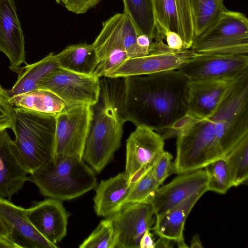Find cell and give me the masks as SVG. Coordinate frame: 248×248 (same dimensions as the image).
<instances>
[{
	"label": "cell",
	"instance_id": "obj_1",
	"mask_svg": "<svg viewBox=\"0 0 248 248\" xmlns=\"http://www.w3.org/2000/svg\"><path fill=\"white\" fill-rule=\"evenodd\" d=\"M124 79V114L136 126L162 134L187 112L188 80L177 69Z\"/></svg>",
	"mask_w": 248,
	"mask_h": 248
},
{
	"label": "cell",
	"instance_id": "obj_2",
	"mask_svg": "<svg viewBox=\"0 0 248 248\" xmlns=\"http://www.w3.org/2000/svg\"><path fill=\"white\" fill-rule=\"evenodd\" d=\"M99 82L98 99L93 106V118L82 156L98 173L120 148L127 122L123 108L124 78L103 77Z\"/></svg>",
	"mask_w": 248,
	"mask_h": 248
},
{
	"label": "cell",
	"instance_id": "obj_3",
	"mask_svg": "<svg viewBox=\"0 0 248 248\" xmlns=\"http://www.w3.org/2000/svg\"><path fill=\"white\" fill-rule=\"evenodd\" d=\"M14 110L13 149L17 159L29 175L52 158L56 117L22 108L14 107Z\"/></svg>",
	"mask_w": 248,
	"mask_h": 248
},
{
	"label": "cell",
	"instance_id": "obj_4",
	"mask_svg": "<svg viewBox=\"0 0 248 248\" xmlns=\"http://www.w3.org/2000/svg\"><path fill=\"white\" fill-rule=\"evenodd\" d=\"M44 196L61 201L78 198L94 188L97 180L94 171L82 158L69 156L51 159L28 175Z\"/></svg>",
	"mask_w": 248,
	"mask_h": 248
},
{
	"label": "cell",
	"instance_id": "obj_5",
	"mask_svg": "<svg viewBox=\"0 0 248 248\" xmlns=\"http://www.w3.org/2000/svg\"><path fill=\"white\" fill-rule=\"evenodd\" d=\"M214 124V150L225 157L248 136V72L237 79L209 117Z\"/></svg>",
	"mask_w": 248,
	"mask_h": 248
},
{
	"label": "cell",
	"instance_id": "obj_6",
	"mask_svg": "<svg viewBox=\"0 0 248 248\" xmlns=\"http://www.w3.org/2000/svg\"><path fill=\"white\" fill-rule=\"evenodd\" d=\"M190 49L197 54H248L247 16L226 9L213 25L194 38Z\"/></svg>",
	"mask_w": 248,
	"mask_h": 248
},
{
	"label": "cell",
	"instance_id": "obj_7",
	"mask_svg": "<svg viewBox=\"0 0 248 248\" xmlns=\"http://www.w3.org/2000/svg\"><path fill=\"white\" fill-rule=\"evenodd\" d=\"M176 138L173 173L180 174L202 169L219 159L214 150L215 132L210 117L200 120L187 133Z\"/></svg>",
	"mask_w": 248,
	"mask_h": 248
},
{
	"label": "cell",
	"instance_id": "obj_8",
	"mask_svg": "<svg viewBox=\"0 0 248 248\" xmlns=\"http://www.w3.org/2000/svg\"><path fill=\"white\" fill-rule=\"evenodd\" d=\"M93 115V106L79 105L67 107L56 117L53 159L82 158Z\"/></svg>",
	"mask_w": 248,
	"mask_h": 248
},
{
	"label": "cell",
	"instance_id": "obj_9",
	"mask_svg": "<svg viewBox=\"0 0 248 248\" xmlns=\"http://www.w3.org/2000/svg\"><path fill=\"white\" fill-rule=\"evenodd\" d=\"M99 78L94 74H81L58 67L44 78L38 89L54 93L67 107L93 106L98 99Z\"/></svg>",
	"mask_w": 248,
	"mask_h": 248
},
{
	"label": "cell",
	"instance_id": "obj_10",
	"mask_svg": "<svg viewBox=\"0 0 248 248\" xmlns=\"http://www.w3.org/2000/svg\"><path fill=\"white\" fill-rule=\"evenodd\" d=\"M164 140L161 135L147 127L136 126L126 140V162L124 172L132 185L151 168L163 151Z\"/></svg>",
	"mask_w": 248,
	"mask_h": 248
},
{
	"label": "cell",
	"instance_id": "obj_11",
	"mask_svg": "<svg viewBox=\"0 0 248 248\" xmlns=\"http://www.w3.org/2000/svg\"><path fill=\"white\" fill-rule=\"evenodd\" d=\"M177 70L188 80L236 78L248 71V55L196 53Z\"/></svg>",
	"mask_w": 248,
	"mask_h": 248
},
{
	"label": "cell",
	"instance_id": "obj_12",
	"mask_svg": "<svg viewBox=\"0 0 248 248\" xmlns=\"http://www.w3.org/2000/svg\"><path fill=\"white\" fill-rule=\"evenodd\" d=\"M195 54L190 49H171L164 42L148 55L127 59L104 77L125 78L176 70Z\"/></svg>",
	"mask_w": 248,
	"mask_h": 248
},
{
	"label": "cell",
	"instance_id": "obj_13",
	"mask_svg": "<svg viewBox=\"0 0 248 248\" xmlns=\"http://www.w3.org/2000/svg\"><path fill=\"white\" fill-rule=\"evenodd\" d=\"M141 34L125 13H117L103 23L102 28L92 44L99 62L116 49L124 50L128 58L143 56L137 44Z\"/></svg>",
	"mask_w": 248,
	"mask_h": 248
},
{
	"label": "cell",
	"instance_id": "obj_14",
	"mask_svg": "<svg viewBox=\"0 0 248 248\" xmlns=\"http://www.w3.org/2000/svg\"><path fill=\"white\" fill-rule=\"evenodd\" d=\"M155 213L150 203L124 204L108 217L114 232L117 248H139L143 234L150 231L155 221Z\"/></svg>",
	"mask_w": 248,
	"mask_h": 248
},
{
	"label": "cell",
	"instance_id": "obj_15",
	"mask_svg": "<svg viewBox=\"0 0 248 248\" xmlns=\"http://www.w3.org/2000/svg\"><path fill=\"white\" fill-rule=\"evenodd\" d=\"M157 37L164 40L171 31L182 39L184 48L190 49L194 39L190 0H152Z\"/></svg>",
	"mask_w": 248,
	"mask_h": 248
},
{
	"label": "cell",
	"instance_id": "obj_16",
	"mask_svg": "<svg viewBox=\"0 0 248 248\" xmlns=\"http://www.w3.org/2000/svg\"><path fill=\"white\" fill-rule=\"evenodd\" d=\"M240 77L188 80L186 96L187 112L200 119L210 117Z\"/></svg>",
	"mask_w": 248,
	"mask_h": 248
},
{
	"label": "cell",
	"instance_id": "obj_17",
	"mask_svg": "<svg viewBox=\"0 0 248 248\" xmlns=\"http://www.w3.org/2000/svg\"><path fill=\"white\" fill-rule=\"evenodd\" d=\"M207 182L205 171L199 169L180 174L167 184L159 187L150 202L155 216L179 204L207 186Z\"/></svg>",
	"mask_w": 248,
	"mask_h": 248
},
{
	"label": "cell",
	"instance_id": "obj_18",
	"mask_svg": "<svg viewBox=\"0 0 248 248\" xmlns=\"http://www.w3.org/2000/svg\"><path fill=\"white\" fill-rule=\"evenodd\" d=\"M62 201L49 198L26 209L28 217L36 230L56 246L66 234L69 217Z\"/></svg>",
	"mask_w": 248,
	"mask_h": 248
},
{
	"label": "cell",
	"instance_id": "obj_19",
	"mask_svg": "<svg viewBox=\"0 0 248 248\" xmlns=\"http://www.w3.org/2000/svg\"><path fill=\"white\" fill-rule=\"evenodd\" d=\"M0 51L12 68L27 64L24 36L13 0H0Z\"/></svg>",
	"mask_w": 248,
	"mask_h": 248
},
{
	"label": "cell",
	"instance_id": "obj_20",
	"mask_svg": "<svg viewBox=\"0 0 248 248\" xmlns=\"http://www.w3.org/2000/svg\"><path fill=\"white\" fill-rule=\"evenodd\" d=\"M0 213L11 228V237L17 248H57L34 227L27 210L0 197Z\"/></svg>",
	"mask_w": 248,
	"mask_h": 248
},
{
	"label": "cell",
	"instance_id": "obj_21",
	"mask_svg": "<svg viewBox=\"0 0 248 248\" xmlns=\"http://www.w3.org/2000/svg\"><path fill=\"white\" fill-rule=\"evenodd\" d=\"M28 175L16 156L13 140L5 130L0 134V197L11 201L28 181Z\"/></svg>",
	"mask_w": 248,
	"mask_h": 248
},
{
	"label": "cell",
	"instance_id": "obj_22",
	"mask_svg": "<svg viewBox=\"0 0 248 248\" xmlns=\"http://www.w3.org/2000/svg\"><path fill=\"white\" fill-rule=\"evenodd\" d=\"M131 186L124 172L101 181L95 187L93 198L97 215L106 217L119 211L125 204Z\"/></svg>",
	"mask_w": 248,
	"mask_h": 248
},
{
	"label": "cell",
	"instance_id": "obj_23",
	"mask_svg": "<svg viewBox=\"0 0 248 248\" xmlns=\"http://www.w3.org/2000/svg\"><path fill=\"white\" fill-rule=\"evenodd\" d=\"M207 191L206 186L179 204L155 216L153 228L155 233L175 241L184 239L183 232L186 219L196 203Z\"/></svg>",
	"mask_w": 248,
	"mask_h": 248
},
{
	"label": "cell",
	"instance_id": "obj_24",
	"mask_svg": "<svg viewBox=\"0 0 248 248\" xmlns=\"http://www.w3.org/2000/svg\"><path fill=\"white\" fill-rule=\"evenodd\" d=\"M60 67L56 54L51 52L41 60L24 67L12 68L18 72L16 81L11 89L7 90L10 97L25 93L39 88L44 78L51 71Z\"/></svg>",
	"mask_w": 248,
	"mask_h": 248
},
{
	"label": "cell",
	"instance_id": "obj_25",
	"mask_svg": "<svg viewBox=\"0 0 248 248\" xmlns=\"http://www.w3.org/2000/svg\"><path fill=\"white\" fill-rule=\"evenodd\" d=\"M9 101L14 107L55 117L67 108L65 103L55 93L44 89L12 96L10 97Z\"/></svg>",
	"mask_w": 248,
	"mask_h": 248
},
{
	"label": "cell",
	"instance_id": "obj_26",
	"mask_svg": "<svg viewBox=\"0 0 248 248\" xmlns=\"http://www.w3.org/2000/svg\"><path fill=\"white\" fill-rule=\"evenodd\" d=\"M56 57L60 67L84 75L93 74L99 63L93 46L86 43L68 46Z\"/></svg>",
	"mask_w": 248,
	"mask_h": 248
},
{
	"label": "cell",
	"instance_id": "obj_27",
	"mask_svg": "<svg viewBox=\"0 0 248 248\" xmlns=\"http://www.w3.org/2000/svg\"><path fill=\"white\" fill-rule=\"evenodd\" d=\"M194 38L213 25L226 9L223 0H190Z\"/></svg>",
	"mask_w": 248,
	"mask_h": 248
},
{
	"label": "cell",
	"instance_id": "obj_28",
	"mask_svg": "<svg viewBox=\"0 0 248 248\" xmlns=\"http://www.w3.org/2000/svg\"><path fill=\"white\" fill-rule=\"evenodd\" d=\"M124 12L142 34L155 41L157 37L152 0H123Z\"/></svg>",
	"mask_w": 248,
	"mask_h": 248
},
{
	"label": "cell",
	"instance_id": "obj_29",
	"mask_svg": "<svg viewBox=\"0 0 248 248\" xmlns=\"http://www.w3.org/2000/svg\"><path fill=\"white\" fill-rule=\"evenodd\" d=\"M232 186H238L248 178V136L244 138L225 157Z\"/></svg>",
	"mask_w": 248,
	"mask_h": 248
},
{
	"label": "cell",
	"instance_id": "obj_30",
	"mask_svg": "<svg viewBox=\"0 0 248 248\" xmlns=\"http://www.w3.org/2000/svg\"><path fill=\"white\" fill-rule=\"evenodd\" d=\"M204 168L207 178L208 191L224 194L232 186L225 157L211 162Z\"/></svg>",
	"mask_w": 248,
	"mask_h": 248
},
{
	"label": "cell",
	"instance_id": "obj_31",
	"mask_svg": "<svg viewBox=\"0 0 248 248\" xmlns=\"http://www.w3.org/2000/svg\"><path fill=\"white\" fill-rule=\"evenodd\" d=\"M159 186L152 175L151 168L140 179L131 185L125 204L150 203Z\"/></svg>",
	"mask_w": 248,
	"mask_h": 248
},
{
	"label": "cell",
	"instance_id": "obj_32",
	"mask_svg": "<svg viewBox=\"0 0 248 248\" xmlns=\"http://www.w3.org/2000/svg\"><path fill=\"white\" fill-rule=\"evenodd\" d=\"M116 240L113 226L108 218L100 221L96 229L79 245L80 248H115Z\"/></svg>",
	"mask_w": 248,
	"mask_h": 248
},
{
	"label": "cell",
	"instance_id": "obj_33",
	"mask_svg": "<svg viewBox=\"0 0 248 248\" xmlns=\"http://www.w3.org/2000/svg\"><path fill=\"white\" fill-rule=\"evenodd\" d=\"M200 120L187 112L173 122L161 135L164 140L182 136L187 133Z\"/></svg>",
	"mask_w": 248,
	"mask_h": 248
},
{
	"label": "cell",
	"instance_id": "obj_34",
	"mask_svg": "<svg viewBox=\"0 0 248 248\" xmlns=\"http://www.w3.org/2000/svg\"><path fill=\"white\" fill-rule=\"evenodd\" d=\"M7 90L0 84V134L7 129L13 128L15 112L14 106L9 101Z\"/></svg>",
	"mask_w": 248,
	"mask_h": 248
},
{
	"label": "cell",
	"instance_id": "obj_35",
	"mask_svg": "<svg viewBox=\"0 0 248 248\" xmlns=\"http://www.w3.org/2000/svg\"><path fill=\"white\" fill-rule=\"evenodd\" d=\"M128 59L124 49H116L110 52L98 63L93 74L99 78L104 77L109 71L113 70Z\"/></svg>",
	"mask_w": 248,
	"mask_h": 248
},
{
	"label": "cell",
	"instance_id": "obj_36",
	"mask_svg": "<svg viewBox=\"0 0 248 248\" xmlns=\"http://www.w3.org/2000/svg\"><path fill=\"white\" fill-rule=\"evenodd\" d=\"M172 155L164 150L154 161L151 171L156 182L160 186L170 175L171 167Z\"/></svg>",
	"mask_w": 248,
	"mask_h": 248
},
{
	"label": "cell",
	"instance_id": "obj_37",
	"mask_svg": "<svg viewBox=\"0 0 248 248\" xmlns=\"http://www.w3.org/2000/svg\"><path fill=\"white\" fill-rule=\"evenodd\" d=\"M102 0H59L70 12L76 14H83L97 5Z\"/></svg>",
	"mask_w": 248,
	"mask_h": 248
},
{
	"label": "cell",
	"instance_id": "obj_38",
	"mask_svg": "<svg viewBox=\"0 0 248 248\" xmlns=\"http://www.w3.org/2000/svg\"><path fill=\"white\" fill-rule=\"evenodd\" d=\"M0 248H17L11 237V228L0 213Z\"/></svg>",
	"mask_w": 248,
	"mask_h": 248
},
{
	"label": "cell",
	"instance_id": "obj_39",
	"mask_svg": "<svg viewBox=\"0 0 248 248\" xmlns=\"http://www.w3.org/2000/svg\"><path fill=\"white\" fill-rule=\"evenodd\" d=\"M166 44L171 49L180 50L184 48L183 42L181 37L176 33L169 31L164 37Z\"/></svg>",
	"mask_w": 248,
	"mask_h": 248
},
{
	"label": "cell",
	"instance_id": "obj_40",
	"mask_svg": "<svg viewBox=\"0 0 248 248\" xmlns=\"http://www.w3.org/2000/svg\"><path fill=\"white\" fill-rule=\"evenodd\" d=\"M155 242L149 231H147L140 241L139 248H155Z\"/></svg>",
	"mask_w": 248,
	"mask_h": 248
},
{
	"label": "cell",
	"instance_id": "obj_41",
	"mask_svg": "<svg viewBox=\"0 0 248 248\" xmlns=\"http://www.w3.org/2000/svg\"><path fill=\"white\" fill-rule=\"evenodd\" d=\"M175 242H176V241L174 240L164 237L159 236V238L155 242V248H173L174 244Z\"/></svg>",
	"mask_w": 248,
	"mask_h": 248
},
{
	"label": "cell",
	"instance_id": "obj_42",
	"mask_svg": "<svg viewBox=\"0 0 248 248\" xmlns=\"http://www.w3.org/2000/svg\"><path fill=\"white\" fill-rule=\"evenodd\" d=\"M190 247L191 248H203L200 238L198 234H195L192 237Z\"/></svg>",
	"mask_w": 248,
	"mask_h": 248
},
{
	"label": "cell",
	"instance_id": "obj_43",
	"mask_svg": "<svg viewBox=\"0 0 248 248\" xmlns=\"http://www.w3.org/2000/svg\"><path fill=\"white\" fill-rule=\"evenodd\" d=\"M177 247L179 248H188L189 247L186 245L184 239L176 241Z\"/></svg>",
	"mask_w": 248,
	"mask_h": 248
}]
</instances>
